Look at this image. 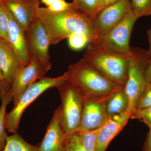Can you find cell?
<instances>
[{
  "instance_id": "6da1fadb",
  "label": "cell",
  "mask_w": 151,
  "mask_h": 151,
  "mask_svg": "<svg viewBox=\"0 0 151 151\" xmlns=\"http://www.w3.org/2000/svg\"><path fill=\"white\" fill-rule=\"evenodd\" d=\"M36 18L45 29L50 45L57 44L74 34L85 35L90 43L98 41L92 19L74 9L52 12L47 7H40Z\"/></svg>"
},
{
  "instance_id": "7a4b0ae2",
  "label": "cell",
  "mask_w": 151,
  "mask_h": 151,
  "mask_svg": "<svg viewBox=\"0 0 151 151\" xmlns=\"http://www.w3.org/2000/svg\"><path fill=\"white\" fill-rule=\"evenodd\" d=\"M67 81L78 86L84 96L100 97L113 94L124 87L114 83L84 58L70 64Z\"/></svg>"
},
{
  "instance_id": "3957f363",
  "label": "cell",
  "mask_w": 151,
  "mask_h": 151,
  "mask_svg": "<svg viewBox=\"0 0 151 151\" xmlns=\"http://www.w3.org/2000/svg\"><path fill=\"white\" fill-rule=\"evenodd\" d=\"M129 57L111 54L98 44L89 43L84 58L111 81L124 88L128 77Z\"/></svg>"
},
{
  "instance_id": "277c9868",
  "label": "cell",
  "mask_w": 151,
  "mask_h": 151,
  "mask_svg": "<svg viewBox=\"0 0 151 151\" xmlns=\"http://www.w3.org/2000/svg\"><path fill=\"white\" fill-rule=\"evenodd\" d=\"M61 100V127L65 135L76 133L82 116L84 94L78 86L67 81L56 87Z\"/></svg>"
},
{
  "instance_id": "5b68a950",
  "label": "cell",
  "mask_w": 151,
  "mask_h": 151,
  "mask_svg": "<svg viewBox=\"0 0 151 151\" xmlns=\"http://www.w3.org/2000/svg\"><path fill=\"white\" fill-rule=\"evenodd\" d=\"M67 73L65 72L58 77H43L31 85L22 94L12 110L9 113H6L5 116L6 129L13 134L17 133L22 115L28 106L45 91L52 87L56 88L60 84L67 81Z\"/></svg>"
},
{
  "instance_id": "8992f818",
  "label": "cell",
  "mask_w": 151,
  "mask_h": 151,
  "mask_svg": "<svg viewBox=\"0 0 151 151\" xmlns=\"http://www.w3.org/2000/svg\"><path fill=\"white\" fill-rule=\"evenodd\" d=\"M128 77L124 89L129 100L128 112L134 113L136 103L140 95L145 88L147 83L145 77L146 63L151 58L148 50L139 47H131Z\"/></svg>"
},
{
  "instance_id": "52a82bcc",
  "label": "cell",
  "mask_w": 151,
  "mask_h": 151,
  "mask_svg": "<svg viewBox=\"0 0 151 151\" xmlns=\"http://www.w3.org/2000/svg\"><path fill=\"white\" fill-rule=\"evenodd\" d=\"M137 19L132 11L119 24L99 39L98 42L95 43L111 54L129 57L131 54L129 46L130 38Z\"/></svg>"
},
{
  "instance_id": "ba28073f",
  "label": "cell",
  "mask_w": 151,
  "mask_h": 151,
  "mask_svg": "<svg viewBox=\"0 0 151 151\" xmlns=\"http://www.w3.org/2000/svg\"><path fill=\"white\" fill-rule=\"evenodd\" d=\"M132 11L130 0H119L98 11L92 19L98 41L119 24Z\"/></svg>"
},
{
  "instance_id": "9c48e42d",
  "label": "cell",
  "mask_w": 151,
  "mask_h": 151,
  "mask_svg": "<svg viewBox=\"0 0 151 151\" xmlns=\"http://www.w3.org/2000/svg\"><path fill=\"white\" fill-rule=\"evenodd\" d=\"M113 94L100 97L84 95L81 122L76 132L97 129L104 125L108 119L106 104Z\"/></svg>"
},
{
  "instance_id": "30bf717a",
  "label": "cell",
  "mask_w": 151,
  "mask_h": 151,
  "mask_svg": "<svg viewBox=\"0 0 151 151\" xmlns=\"http://www.w3.org/2000/svg\"><path fill=\"white\" fill-rule=\"evenodd\" d=\"M26 36L30 60H38L47 71L50 70L52 65L49 51V40L43 25L36 18L26 32Z\"/></svg>"
},
{
  "instance_id": "8fae6325",
  "label": "cell",
  "mask_w": 151,
  "mask_h": 151,
  "mask_svg": "<svg viewBox=\"0 0 151 151\" xmlns=\"http://www.w3.org/2000/svg\"><path fill=\"white\" fill-rule=\"evenodd\" d=\"M47 72L38 60L30 59L29 63L19 70L10 89L14 104L28 88L43 78Z\"/></svg>"
},
{
  "instance_id": "7c38bea8",
  "label": "cell",
  "mask_w": 151,
  "mask_h": 151,
  "mask_svg": "<svg viewBox=\"0 0 151 151\" xmlns=\"http://www.w3.org/2000/svg\"><path fill=\"white\" fill-rule=\"evenodd\" d=\"M7 9L26 32L36 18L40 0H3Z\"/></svg>"
},
{
  "instance_id": "4fadbf2b",
  "label": "cell",
  "mask_w": 151,
  "mask_h": 151,
  "mask_svg": "<svg viewBox=\"0 0 151 151\" xmlns=\"http://www.w3.org/2000/svg\"><path fill=\"white\" fill-rule=\"evenodd\" d=\"M61 115L60 105L54 111L43 140L39 145L37 151H67L65 145V133L60 123Z\"/></svg>"
},
{
  "instance_id": "5bb4252c",
  "label": "cell",
  "mask_w": 151,
  "mask_h": 151,
  "mask_svg": "<svg viewBox=\"0 0 151 151\" xmlns=\"http://www.w3.org/2000/svg\"><path fill=\"white\" fill-rule=\"evenodd\" d=\"M23 67L11 44L0 39V68L6 84L11 87L19 70Z\"/></svg>"
},
{
  "instance_id": "9a60e30c",
  "label": "cell",
  "mask_w": 151,
  "mask_h": 151,
  "mask_svg": "<svg viewBox=\"0 0 151 151\" xmlns=\"http://www.w3.org/2000/svg\"><path fill=\"white\" fill-rule=\"evenodd\" d=\"M131 115L129 112L108 118L98 133L96 151H105L112 140L123 130Z\"/></svg>"
},
{
  "instance_id": "2e32d148",
  "label": "cell",
  "mask_w": 151,
  "mask_h": 151,
  "mask_svg": "<svg viewBox=\"0 0 151 151\" xmlns=\"http://www.w3.org/2000/svg\"><path fill=\"white\" fill-rule=\"evenodd\" d=\"M8 13L9 23V42L16 52L22 65L25 66L29 63L30 60L26 32L8 11Z\"/></svg>"
},
{
  "instance_id": "e0dca14e",
  "label": "cell",
  "mask_w": 151,
  "mask_h": 151,
  "mask_svg": "<svg viewBox=\"0 0 151 151\" xmlns=\"http://www.w3.org/2000/svg\"><path fill=\"white\" fill-rule=\"evenodd\" d=\"M129 105V98L124 89L115 92L108 99L106 104L108 118L127 113Z\"/></svg>"
},
{
  "instance_id": "ac0fdd59",
  "label": "cell",
  "mask_w": 151,
  "mask_h": 151,
  "mask_svg": "<svg viewBox=\"0 0 151 151\" xmlns=\"http://www.w3.org/2000/svg\"><path fill=\"white\" fill-rule=\"evenodd\" d=\"M38 146L27 143L16 133L8 137L4 151H37Z\"/></svg>"
},
{
  "instance_id": "d6986e66",
  "label": "cell",
  "mask_w": 151,
  "mask_h": 151,
  "mask_svg": "<svg viewBox=\"0 0 151 151\" xmlns=\"http://www.w3.org/2000/svg\"><path fill=\"white\" fill-rule=\"evenodd\" d=\"M1 104L0 107V151H4L9 137L7 134L5 125V116L7 105L13 101L9 91L6 93L1 98Z\"/></svg>"
},
{
  "instance_id": "ffe728a7",
  "label": "cell",
  "mask_w": 151,
  "mask_h": 151,
  "mask_svg": "<svg viewBox=\"0 0 151 151\" xmlns=\"http://www.w3.org/2000/svg\"><path fill=\"white\" fill-rule=\"evenodd\" d=\"M71 3L73 9L81 12L92 19L97 13L96 0H73Z\"/></svg>"
},
{
  "instance_id": "44dd1931",
  "label": "cell",
  "mask_w": 151,
  "mask_h": 151,
  "mask_svg": "<svg viewBox=\"0 0 151 151\" xmlns=\"http://www.w3.org/2000/svg\"><path fill=\"white\" fill-rule=\"evenodd\" d=\"M100 129L76 132L86 151H96L97 136Z\"/></svg>"
},
{
  "instance_id": "7402d4cb",
  "label": "cell",
  "mask_w": 151,
  "mask_h": 151,
  "mask_svg": "<svg viewBox=\"0 0 151 151\" xmlns=\"http://www.w3.org/2000/svg\"><path fill=\"white\" fill-rule=\"evenodd\" d=\"M132 10L137 18L151 15V0H130Z\"/></svg>"
},
{
  "instance_id": "603a6c76",
  "label": "cell",
  "mask_w": 151,
  "mask_h": 151,
  "mask_svg": "<svg viewBox=\"0 0 151 151\" xmlns=\"http://www.w3.org/2000/svg\"><path fill=\"white\" fill-rule=\"evenodd\" d=\"M9 27L8 13L2 1H0V39L9 42Z\"/></svg>"
},
{
  "instance_id": "cb8c5ba5",
  "label": "cell",
  "mask_w": 151,
  "mask_h": 151,
  "mask_svg": "<svg viewBox=\"0 0 151 151\" xmlns=\"http://www.w3.org/2000/svg\"><path fill=\"white\" fill-rule=\"evenodd\" d=\"M65 145L67 151H86L77 133L65 135Z\"/></svg>"
},
{
  "instance_id": "d4e9b609",
  "label": "cell",
  "mask_w": 151,
  "mask_h": 151,
  "mask_svg": "<svg viewBox=\"0 0 151 151\" xmlns=\"http://www.w3.org/2000/svg\"><path fill=\"white\" fill-rule=\"evenodd\" d=\"M151 107V83H147L145 88L138 98L136 103L135 110Z\"/></svg>"
},
{
  "instance_id": "484cf974",
  "label": "cell",
  "mask_w": 151,
  "mask_h": 151,
  "mask_svg": "<svg viewBox=\"0 0 151 151\" xmlns=\"http://www.w3.org/2000/svg\"><path fill=\"white\" fill-rule=\"evenodd\" d=\"M68 42L70 48L78 50L83 48L87 44L90 43L89 38L84 34H74L68 38Z\"/></svg>"
},
{
  "instance_id": "4316f807",
  "label": "cell",
  "mask_w": 151,
  "mask_h": 151,
  "mask_svg": "<svg viewBox=\"0 0 151 151\" xmlns=\"http://www.w3.org/2000/svg\"><path fill=\"white\" fill-rule=\"evenodd\" d=\"M130 119H138L151 129V107L145 109L135 110Z\"/></svg>"
},
{
  "instance_id": "83f0119b",
  "label": "cell",
  "mask_w": 151,
  "mask_h": 151,
  "mask_svg": "<svg viewBox=\"0 0 151 151\" xmlns=\"http://www.w3.org/2000/svg\"><path fill=\"white\" fill-rule=\"evenodd\" d=\"M47 8L49 10L52 12H61L73 8L72 3L67 2L65 0H55Z\"/></svg>"
},
{
  "instance_id": "f1b7e54d",
  "label": "cell",
  "mask_w": 151,
  "mask_h": 151,
  "mask_svg": "<svg viewBox=\"0 0 151 151\" xmlns=\"http://www.w3.org/2000/svg\"><path fill=\"white\" fill-rule=\"evenodd\" d=\"M145 77L147 83H151V58L146 63L145 67Z\"/></svg>"
},
{
  "instance_id": "f546056e",
  "label": "cell",
  "mask_w": 151,
  "mask_h": 151,
  "mask_svg": "<svg viewBox=\"0 0 151 151\" xmlns=\"http://www.w3.org/2000/svg\"><path fill=\"white\" fill-rule=\"evenodd\" d=\"M143 151H151V129H150L147 135Z\"/></svg>"
},
{
  "instance_id": "4dcf8cb0",
  "label": "cell",
  "mask_w": 151,
  "mask_h": 151,
  "mask_svg": "<svg viewBox=\"0 0 151 151\" xmlns=\"http://www.w3.org/2000/svg\"><path fill=\"white\" fill-rule=\"evenodd\" d=\"M10 87L7 84L0 82V98L4 95L7 92L9 91Z\"/></svg>"
},
{
  "instance_id": "1f68e13d",
  "label": "cell",
  "mask_w": 151,
  "mask_h": 151,
  "mask_svg": "<svg viewBox=\"0 0 151 151\" xmlns=\"http://www.w3.org/2000/svg\"><path fill=\"white\" fill-rule=\"evenodd\" d=\"M119 1V0H103L100 10L104 8V7L109 5L112 4H114V3H116Z\"/></svg>"
},
{
  "instance_id": "d6a6232c",
  "label": "cell",
  "mask_w": 151,
  "mask_h": 151,
  "mask_svg": "<svg viewBox=\"0 0 151 151\" xmlns=\"http://www.w3.org/2000/svg\"><path fill=\"white\" fill-rule=\"evenodd\" d=\"M147 34L148 37L149 43V49L148 50L151 54V28L148 30Z\"/></svg>"
},
{
  "instance_id": "836d02e7",
  "label": "cell",
  "mask_w": 151,
  "mask_h": 151,
  "mask_svg": "<svg viewBox=\"0 0 151 151\" xmlns=\"http://www.w3.org/2000/svg\"><path fill=\"white\" fill-rule=\"evenodd\" d=\"M55 1V0H40V1L47 7L51 5L52 3L54 2Z\"/></svg>"
},
{
  "instance_id": "e575fe53",
  "label": "cell",
  "mask_w": 151,
  "mask_h": 151,
  "mask_svg": "<svg viewBox=\"0 0 151 151\" xmlns=\"http://www.w3.org/2000/svg\"><path fill=\"white\" fill-rule=\"evenodd\" d=\"M103 0H96L97 1V12L100 10V8H101V5H102V3H103Z\"/></svg>"
},
{
  "instance_id": "d590c367",
  "label": "cell",
  "mask_w": 151,
  "mask_h": 151,
  "mask_svg": "<svg viewBox=\"0 0 151 151\" xmlns=\"http://www.w3.org/2000/svg\"><path fill=\"white\" fill-rule=\"evenodd\" d=\"M0 82L4 83V84H6L5 81L4 80V76H3L2 73L1 68H0Z\"/></svg>"
},
{
  "instance_id": "8d00e7d4",
  "label": "cell",
  "mask_w": 151,
  "mask_h": 151,
  "mask_svg": "<svg viewBox=\"0 0 151 151\" xmlns=\"http://www.w3.org/2000/svg\"><path fill=\"white\" fill-rule=\"evenodd\" d=\"M0 1H2L3 0H0Z\"/></svg>"
}]
</instances>
